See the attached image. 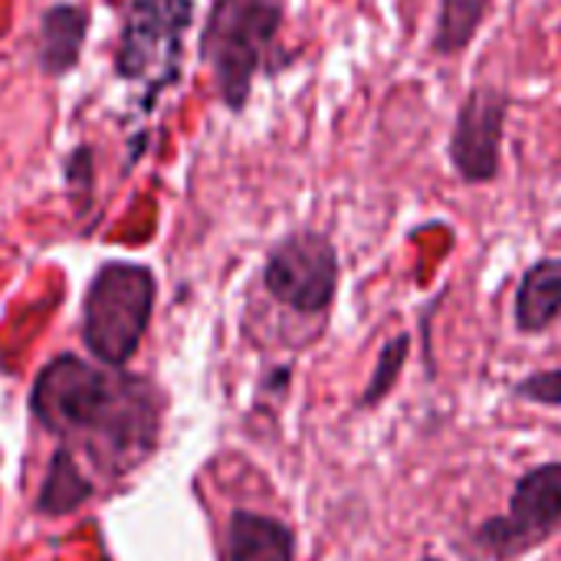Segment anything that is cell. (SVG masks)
<instances>
[{"instance_id":"6da1fadb","label":"cell","mask_w":561,"mask_h":561,"mask_svg":"<svg viewBox=\"0 0 561 561\" xmlns=\"http://www.w3.org/2000/svg\"><path fill=\"white\" fill-rule=\"evenodd\" d=\"M30 408L62 440V450L76 460L85 454L108 480L128 473L158 447V388L115 365L102 368L76 355H59L39 371Z\"/></svg>"},{"instance_id":"7a4b0ae2","label":"cell","mask_w":561,"mask_h":561,"mask_svg":"<svg viewBox=\"0 0 561 561\" xmlns=\"http://www.w3.org/2000/svg\"><path fill=\"white\" fill-rule=\"evenodd\" d=\"M154 306V276L138 263H108L99 270L82 306L85 348L102 365H125L148 329Z\"/></svg>"},{"instance_id":"3957f363","label":"cell","mask_w":561,"mask_h":561,"mask_svg":"<svg viewBox=\"0 0 561 561\" xmlns=\"http://www.w3.org/2000/svg\"><path fill=\"white\" fill-rule=\"evenodd\" d=\"M286 0H217L204 30V59L210 62L224 99L240 108L253 72L270 53L283 23Z\"/></svg>"},{"instance_id":"277c9868","label":"cell","mask_w":561,"mask_h":561,"mask_svg":"<svg viewBox=\"0 0 561 561\" xmlns=\"http://www.w3.org/2000/svg\"><path fill=\"white\" fill-rule=\"evenodd\" d=\"M561 529V460L533 467L513 483L503 516H490L470 533V546L493 561H513L546 546Z\"/></svg>"},{"instance_id":"5b68a950","label":"cell","mask_w":561,"mask_h":561,"mask_svg":"<svg viewBox=\"0 0 561 561\" xmlns=\"http://www.w3.org/2000/svg\"><path fill=\"white\" fill-rule=\"evenodd\" d=\"M266 293L299 316H322L339 289V253L329 237L302 230L286 237L266 260Z\"/></svg>"},{"instance_id":"8992f818","label":"cell","mask_w":561,"mask_h":561,"mask_svg":"<svg viewBox=\"0 0 561 561\" xmlns=\"http://www.w3.org/2000/svg\"><path fill=\"white\" fill-rule=\"evenodd\" d=\"M191 23V0H131L118 66L151 89L171 82L181 66V39Z\"/></svg>"},{"instance_id":"52a82bcc","label":"cell","mask_w":561,"mask_h":561,"mask_svg":"<svg viewBox=\"0 0 561 561\" xmlns=\"http://www.w3.org/2000/svg\"><path fill=\"white\" fill-rule=\"evenodd\" d=\"M506 118H510L506 85L480 82L460 102L450 135V164L467 184H490L500 174Z\"/></svg>"},{"instance_id":"ba28073f","label":"cell","mask_w":561,"mask_h":561,"mask_svg":"<svg viewBox=\"0 0 561 561\" xmlns=\"http://www.w3.org/2000/svg\"><path fill=\"white\" fill-rule=\"evenodd\" d=\"M513 319L523 335H542L561 322V256L533 263L516 289Z\"/></svg>"},{"instance_id":"9c48e42d","label":"cell","mask_w":561,"mask_h":561,"mask_svg":"<svg viewBox=\"0 0 561 561\" xmlns=\"http://www.w3.org/2000/svg\"><path fill=\"white\" fill-rule=\"evenodd\" d=\"M227 561H296V533L260 513H233L227 526Z\"/></svg>"},{"instance_id":"30bf717a","label":"cell","mask_w":561,"mask_h":561,"mask_svg":"<svg viewBox=\"0 0 561 561\" xmlns=\"http://www.w3.org/2000/svg\"><path fill=\"white\" fill-rule=\"evenodd\" d=\"M89 496H92V480L85 477L82 463L69 450L59 447L53 463H49V473H46V483H43V493H39L36 506L43 513L66 516L76 506H82Z\"/></svg>"},{"instance_id":"8fae6325","label":"cell","mask_w":561,"mask_h":561,"mask_svg":"<svg viewBox=\"0 0 561 561\" xmlns=\"http://www.w3.org/2000/svg\"><path fill=\"white\" fill-rule=\"evenodd\" d=\"M85 36V13L79 7H53L43 16V69L66 72L76 62V53Z\"/></svg>"},{"instance_id":"7c38bea8","label":"cell","mask_w":561,"mask_h":561,"mask_svg":"<svg viewBox=\"0 0 561 561\" xmlns=\"http://www.w3.org/2000/svg\"><path fill=\"white\" fill-rule=\"evenodd\" d=\"M493 0H440L437 7V30H434V49L440 56L463 53L473 36L483 26V16L490 13Z\"/></svg>"},{"instance_id":"4fadbf2b","label":"cell","mask_w":561,"mask_h":561,"mask_svg":"<svg viewBox=\"0 0 561 561\" xmlns=\"http://www.w3.org/2000/svg\"><path fill=\"white\" fill-rule=\"evenodd\" d=\"M408 355H411V335L401 332V335H394L381 348V355L375 362V371L368 378V388L358 398V408H375V404H381L394 391V385H398V378H401V371L408 365Z\"/></svg>"},{"instance_id":"5bb4252c","label":"cell","mask_w":561,"mask_h":561,"mask_svg":"<svg viewBox=\"0 0 561 561\" xmlns=\"http://www.w3.org/2000/svg\"><path fill=\"white\" fill-rule=\"evenodd\" d=\"M513 398L539 404V408H561V368L533 371L513 385Z\"/></svg>"},{"instance_id":"9a60e30c","label":"cell","mask_w":561,"mask_h":561,"mask_svg":"<svg viewBox=\"0 0 561 561\" xmlns=\"http://www.w3.org/2000/svg\"><path fill=\"white\" fill-rule=\"evenodd\" d=\"M417 561H444V559H437V556H424V559H417Z\"/></svg>"}]
</instances>
